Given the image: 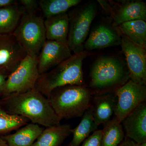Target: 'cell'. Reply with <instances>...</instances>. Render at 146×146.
Listing matches in <instances>:
<instances>
[{"label":"cell","instance_id":"1","mask_svg":"<svg viewBox=\"0 0 146 146\" xmlns=\"http://www.w3.org/2000/svg\"><path fill=\"white\" fill-rule=\"evenodd\" d=\"M0 106L11 115L26 118L30 122L45 127L60 124L48 100L36 89L21 94H12L0 98Z\"/></svg>","mask_w":146,"mask_h":146},{"label":"cell","instance_id":"2","mask_svg":"<svg viewBox=\"0 0 146 146\" xmlns=\"http://www.w3.org/2000/svg\"><path fill=\"white\" fill-rule=\"evenodd\" d=\"M89 53L84 51L72 56L39 75L35 89L48 98L54 89L66 85H84L82 65Z\"/></svg>","mask_w":146,"mask_h":146},{"label":"cell","instance_id":"3","mask_svg":"<svg viewBox=\"0 0 146 146\" xmlns=\"http://www.w3.org/2000/svg\"><path fill=\"white\" fill-rule=\"evenodd\" d=\"M92 96L84 85H68L54 89L48 99L61 120L82 117L90 107Z\"/></svg>","mask_w":146,"mask_h":146},{"label":"cell","instance_id":"4","mask_svg":"<svg viewBox=\"0 0 146 146\" xmlns=\"http://www.w3.org/2000/svg\"><path fill=\"white\" fill-rule=\"evenodd\" d=\"M89 88L92 95L115 91L129 80V73L121 60L104 56L98 59L91 68Z\"/></svg>","mask_w":146,"mask_h":146},{"label":"cell","instance_id":"5","mask_svg":"<svg viewBox=\"0 0 146 146\" xmlns=\"http://www.w3.org/2000/svg\"><path fill=\"white\" fill-rule=\"evenodd\" d=\"M44 20L35 12L24 11L13 34L28 55L37 58L46 40Z\"/></svg>","mask_w":146,"mask_h":146},{"label":"cell","instance_id":"6","mask_svg":"<svg viewBox=\"0 0 146 146\" xmlns=\"http://www.w3.org/2000/svg\"><path fill=\"white\" fill-rule=\"evenodd\" d=\"M97 11L96 3L90 2L68 14L70 21L67 44L74 54L84 51V43Z\"/></svg>","mask_w":146,"mask_h":146},{"label":"cell","instance_id":"7","mask_svg":"<svg viewBox=\"0 0 146 146\" xmlns=\"http://www.w3.org/2000/svg\"><path fill=\"white\" fill-rule=\"evenodd\" d=\"M39 75L37 58L27 55L9 75L2 97L24 93L35 89Z\"/></svg>","mask_w":146,"mask_h":146},{"label":"cell","instance_id":"8","mask_svg":"<svg viewBox=\"0 0 146 146\" xmlns=\"http://www.w3.org/2000/svg\"><path fill=\"white\" fill-rule=\"evenodd\" d=\"M115 92L117 102L114 115L121 123L139 105L146 101V85L138 84L130 80Z\"/></svg>","mask_w":146,"mask_h":146},{"label":"cell","instance_id":"9","mask_svg":"<svg viewBox=\"0 0 146 146\" xmlns=\"http://www.w3.org/2000/svg\"><path fill=\"white\" fill-rule=\"evenodd\" d=\"M121 35L120 45L125 56L129 80L138 84L146 85V49L133 43L125 35L121 33Z\"/></svg>","mask_w":146,"mask_h":146},{"label":"cell","instance_id":"10","mask_svg":"<svg viewBox=\"0 0 146 146\" xmlns=\"http://www.w3.org/2000/svg\"><path fill=\"white\" fill-rule=\"evenodd\" d=\"M68 44L46 40L38 58L39 74L46 72L72 56Z\"/></svg>","mask_w":146,"mask_h":146},{"label":"cell","instance_id":"11","mask_svg":"<svg viewBox=\"0 0 146 146\" xmlns=\"http://www.w3.org/2000/svg\"><path fill=\"white\" fill-rule=\"evenodd\" d=\"M27 55L13 33L0 35V68L11 73Z\"/></svg>","mask_w":146,"mask_h":146},{"label":"cell","instance_id":"12","mask_svg":"<svg viewBox=\"0 0 146 146\" xmlns=\"http://www.w3.org/2000/svg\"><path fill=\"white\" fill-rule=\"evenodd\" d=\"M114 5L113 7L110 6L109 9L113 20V27L134 20L146 21V5L143 1H121Z\"/></svg>","mask_w":146,"mask_h":146},{"label":"cell","instance_id":"13","mask_svg":"<svg viewBox=\"0 0 146 146\" xmlns=\"http://www.w3.org/2000/svg\"><path fill=\"white\" fill-rule=\"evenodd\" d=\"M122 123L125 131V137L137 144L146 142V102L139 105Z\"/></svg>","mask_w":146,"mask_h":146},{"label":"cell","instance_id":"14","mask_svg":"<svg viewBox=\"0 0 146 146\" xmlns=\"http://www.w3.org/2000/svg\"><path fill=\"white\" fill-rule=\"evenodd\" d=\"M121 33L117 28L100 25L91 33L84 49L91 50L117 46L121 44Z\"/></svg>","mask_w":146,"mask_h":146},{"label":"cell","instance_id":"15","mask_svg":"<svg viewBox=\"0 0 146 146\" xmlns=\"http://www.w3.org/2000/svg\"><path fill=\"white\" fill-rule=\"evenodd\" d=\"M116 102L115 91L92 97L90 108L94 122L98 127L111 119L112 115H114Z\"/></svg>","mask_w":146,"mask_h":146},{"label":"cell","instance_id":"16","mask_svg":"<svg viewBox=\"0 0 146 146\" xmlns=\"http://www.w3.org/2000/svg\"><path fill=\"white\" fill-rule=\"evenodd\" d=\"M69 21L67 13L46 18L44 23L46 40L67 44Z\"/></svg>","mask_w":146,"mask_h":146},{"label":"cell","instance_id":"17","mask_svg":"<svg viewBox=\"0 0 146 146\" xmlns=\"http://www.w3.org/2000/svg\"><path fill=\"white\" fill-rule=\"evenodd\" d=\"M44 129L39 125L29 122L14 133L2 137L9 146H32Z\"/></svg>","mask_w":146,"mask_h":146},{"label":"cell","instance_id":"18","mask_svg":"<svg viewBox=\"0 0 146 146\" xmlns=\"http://www.w3.org/2000/svg\"><path fill=\"white\" fill-rule=\"evenodd\" d=\"M72 129L68 124L46 127L32 146H61L65 139L72 134Z\"/></svg>","mask_w":146,"mask_h":146},{"label":"cell","instance_id":"19","mask_svg":"<svg viewBox=\"0 0 146 146\" xmlns=\"http://www.w3.org/2000/svg\"><path fill=\"white\" fill-rule=\"evenodd\" d=\"M98 126L94 121L90 108L84 113L78 125L72 129V140L69 143L62 146H80L90 133L98 129Z\"/></svg>","mask_w":146,"mask_h":146},{"label":"cell","instance_id":"20","mask_svg":"<svg viewBox=\"0 0 146 146\" xmlns=\"http://www.w3.org/2000/svg\"><path fill=\"white\" fill-rule=\"evenodd\" d=\"M117 29L121 34L125 35L136 44L146 48V23L142 20L126 22Z\"/></svg>","mask_w":146,"mask_h":146},{"label":"cell","instance_id":"21","mask_svg":"<svg viewBox=\"0 0 146 146\" xmlns=\"http://www.w3.org/2000/svg\"><path fill=\"white\" fill-rule=\"evenodd\" d=\"M23 12L22 8L18 7V3L0 8V35L13 33Z\"/></svg>","mask_w":146,"mask_h":146},{"label":"cell","instance_id":"22","mask_svg":"<svg viewBox=\"0 0 146 146\" xmlns=\"http://www.w3.org/2000/svg\"><path fill=\"white\" fill-rule=\"evenodd\" d=\"M122 123L115 117L104 125L102 146H118L125 138Z\"/></svg>","mask_w":146,"mask_h":146},{"label":"cell","instance_id":"23","mask_svg":"<svg viewBox=\"0 0 146 146\" xmlns=\"http://www.w3.org/2000/svg\"><path fill=\"white\" fill-rule=\"evenodd\" d=\"M39 8L46 18L67 13L70 8L81 2L80 0H39Z\"/></svg>","mask_w":146,"mask_h":146},{"label":"cell","instance_id":"24","mask_svg":"<svg viewBox=\"0 0 146 146\" xmlns=\"http://www.w3.org/2000/svg\"><path fill=\"white\" fill-rule=\"evenodd\" d=\"M29 122L24 117L9 114L0 106V135L9 134Z\"/></svg>","mask_w":146,"mask_h":146},{"label":"cell","instance_id":"25","mask_svg":"<svg viewBox=\"0 0 146 146\" xmlns=\"http://www.w3.org/2000/svg\"><path fill=\"white\" fill-rule=\"evenodd\" d=\"M102 129H97L85 139L80 146H102Z\"/></svg>","mask_w":146,"mask_h":146},{"label":"cell","instance_id":"26","mask_svg":"<svg viewBox=\"0 0 146 146\" xmlns=\"http://www.w3.org/2000/svg\"><path fill=\"white\" fill-rule=\"evenodd\" d=\"M18 3L22 7L23 11L27 12H35L39 8V2L36 0H20Z\"/></svg>","mask_w":146,"mask_h":146},{"label":"cell","instance_id":"27","mask_svg":"<svg viewBox=\"0 0 146 146\" xmlns=\"http://www.w3.org/2000/svg\"><path fill=\"white\" fill-rule=\"evenodd\" d=\"M10 73L5 68H0V98L2 97L6 82Z\"/></svg>","mask_w":146,"mask_h":146},{"label":"cell","instance_id":"28","mask_svg":"<svg viewBox=\"0 0 146 146\" xmlns=\"http://www.w3.org/2000/svg\"><path fill=\"white\" fill-rule=\"evenodd\" d=\"M18 3L16 0H0V8L14 5Z\"/></svg>","mask_w":146,"mask_h":146},{"label":"cell","instance_id":"29","mask_svg":"<svg viewBox=\"0 0 146 146\" xmlns=\"http://www.w3.org/2000/svg\"><path fill=\"white\" fill-rule=\"evenodd\" d=\"M135 142L129 138L125 137L123 141L118 146H137Z\"/></svg>","mask_w":146,"mask_h":146},{"label":"cell","instance_id":"30","mask_svg":"<svg viewBox=\"0 0 146 146\" xmlns=\"http://www.w3.org/2000/svg\"><path fill=\"white\" fill-rule=\"evenodd\" d=\"M0 146H9L3 138L2 135H0Z\"/></svg>","mask_w":146,"mask_h":146},{"label":"cell","instance_id":"31","mask_svg":"<svg viewBox=\"0 0 146 146\" xmlns=\"http://www.w3.org/2000/svg\"><path fill=\"white\" fill-rule=\"evenodd\" d=\"M137 146H146V142L141 144H137Z\"/></svg>","mask_w":146,"mask_h":146}]
</instances>
